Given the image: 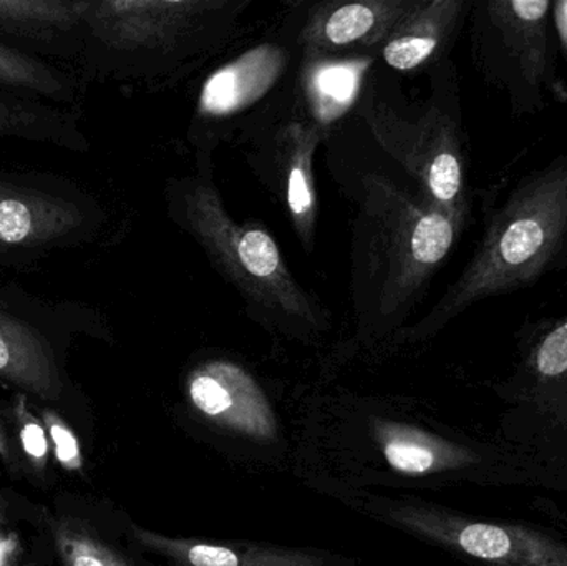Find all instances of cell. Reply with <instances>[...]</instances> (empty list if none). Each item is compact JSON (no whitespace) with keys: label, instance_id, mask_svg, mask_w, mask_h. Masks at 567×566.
Here are the masks:
<instances>
[{"label":"cell","instance_id":"6da1fadb","mask_svg":"<svg viewBox=\"0 0 567 566\" xmlns=\"http://www.w3.org/2000/svg\"><path fill=\"white\" fill-rule=\"evenodd\" d=\"M567 256V155L526 176L488 223L446 311L525 288Z\"/></svg>","mask_w":567,"mask_h":566},{"label":"cell","instance_id":"7a4b0ae2","mask_svg":"<svg viewBox=\"0 0 567 566\" xmlns=\"http://www.w3.org/2000/svg\"><path fill=\"white\" fill-rule=\"evenodd\" d=\"M549 0H495L483 6L482 45L489 80L516 112H535L555 83Z\"/></svg>","mask_w":567,"mask_h":566},{"label":"cell","instance_id":"3957f363","mask_svg":"<svg viewBox=\"0 0 567 566\" xmlns=\"http://www.w3.org/2000/svg\"><path fill=\"white\" fill-rule=\"evenodd\" d=\"M430 531L480 566H567V535L539 525L446 515Z\"/></svg>","mask_w":567,"mask_h":566},{"label":"cell","instance_id":"277c9868","mask_svg":"<svg viewBox=\"0 0 567 566\" xmlns=\"http://www.w3.org/2000/svg\"><path fill=\"white\" fill-rule=\"evenodd\" d=\"M503 395L567 434V315L533 332Z\"/></svg>","mask_w":567,"mask_h":566},{"label":"cell","instance_id":"5b68a950","mask_svg":"<svg viewBox=\"0 0 567 566\" xmlns=\"http://www.w3.org/2000/svg\"><path fill=\"white\" fill-rule=\"evenodd\" d=\"M189 398L202 414L241 434L271 439L276 424L258 385L241 369L212 364L193 375Z\"/></svg>","mask_w":567,"mask_h":566},{"label":"cell","instance_id":"8992f818","mask_svg":"<svg viewBox=\"0 0 567 566\" xmlns=\"http://www.w3.org/2000/svg\"><path fill=\"white\" fill-rule=\"evenodd\" d=\"M80 223L82 215L66 199L0 182V245H47Z\"/></svg>","mask_w":567,"mask_h":566},{"label":"cell","instance_id":"52a82bcc","mask_svg":"<svg viewBox=\"0 0 567 566\" xmlns=\"http://www.w3.org/2000/svg\"><path fill=\"white\" fill-rule=\"evenodd\" d=\"M0 379L42 401H59L63 384L52 346L35 328L0 309Z\"/></svg>","mask_w":567,"mask_h":566},{"label":"cell","instance_id":"ba28073f","mask_svg":"<svg viewBox=\"0 0 567 566\" xmlns=\"http://www.w3.org/2000/svg\"><path fill=\"white\" fill-rule=\"evenodd\" d=\"M279 59L272 50H255L233 65L216 72L203 89V109L223 115L258 99L278 72Z\"/></svg>","mask_w":567,"mask_h":566},{"label":"cell","instance_id":"9c48e42d","mask_svg":"<svg viewBox=\"0 0 567 566\" xmlns=\"http://www.w3.org/2000/svg\"><path fill=\"white\" fill-rule=\"evenodd\" d=\"M0 457L12 469H29L37 474L45 472L53 457L45 425L23 394L0 409Z\"/></svg>","mask_w":567,"mask_h":566},{"label":"cell","instance_id":"30bf717a","mask_svg":"<svg viewBox=\"0 0 567 566\" xmlns=\"http://www.w3.org/2000/svg\"><path fill=\"white\" fill-rule=\"evenodd\" d=\"M92 2L0 0V33L47 39L85 20Z\"/></svg>","mask_w":567,"mask_h":566},{"label":"cell","instance_id":"8fae6325","mask_svg":"<svg viewBox=\"0 0 567 566\" xmlns=\"http://www.w3.org/2000/svg\"><path fill=\"white\" fill-rule=\"evenodd\" d=\"M0 85L29 90L50 99L66 95L65 82L56 70L6 43H0Z\"/></svg>","mask_w":567,"mask_h":566},{"label":"cell","instance_id":"7c38bea8","mask_svg":"<svg viewBox=\"0 0 567 566\" xmlns=\"http://www.w3.org/2000/svg\"><path fill=\"white\" fill-rule=\"evenodd\" d=\"M52 534L65 566H128L89 528L72 518L53 521Z\"/></svg>","mask_w":567,"mask_h":566},{"label":"cell","instance_id":"4fadbf2b","mask_svg":"<svg viewBox=\"0 0 567 566\" xmlns=\"http://www.w3.org/2000/svg\"><path fill=\"white\" fill-rule=\"evenodd\" d=\"M455 219L445 213L433 212L420 216L413 225L410 251L422 268L439 265L455 241Z\"/></svg>","mask_w":567,"mask_h":566},{"label":"cell","instance_id":"5bb4252c","mask_svg":"<svg viewBox=\"0 0 567 566\" xmlns=\"http://www.w3.org/2000/svg\"><path fill=\"white\" fill-rule=\"evenodd\" d=\"M445 29L430 30V32L412 33L393 40L383 50L386 63L396 70H410L425 62L435 53L440 37Z\"/></svg>","mask_w":567,"mask_h":566},{"label":"cell","instance_id":"9a60e30c","mask_svg":"<svg viewBox=\"0 0 567 566\" xmlns=\"http://www.w3.org/2000/svg\"><path fill=\"white\" fill-rule=\"evenodd\" d=\"M40 419H42L47 434H49L53 459H55L56 464L69 472H82V447H80L79 439L73 434L69 424L50 409H42Z\"/></svg>","mask_w":567,"mask_h":566},{"label":"cell","instance_id":"2e32d148","mask_svg":"<svg viewBox=\"0 0 567 566\" xmlns=\"http://www.w3.org/2000/svg\"><path fill=\"white\" fill-rule=\"evenodd\" d=\"M239 258L251 275L268 278L279 268V249L275 239L261 229H251L238 246Z\"/></svg>","mask_w":567,"mask_h":566},{"label":"cell","instance_id":"e0dca14e","mask_svg":"<svg viewBox=\"0 0 567 566\" xmlns=\"http://www.w3.org/2000/svg\"><path fill=\"white\" fill-rule=\"evenodd\" d=\"M373 22H375V16L370 7L352 3V6L340 7L330 16L327 20L326 33L330 42L342 45L369 32Z\"/></svg>","mask_w":567,"mask_h":566},{"label":"cell","instance_id":"ac0fdd59","mask_svg":"<svg viewBox=\"0 0 567 566\" xmlns=\"http://www.w3.org/2000/svg\"><path fill=\"white\" fill-rule=\"evenodd\" d=\"M317 86L322 95L346 103L352 99L357 86V75L353 69L346 65H333L322 70L317 76Z\"/></svg>","mask_w":567,"mask_h":566},{"label":"cell","instance_id":"d6986e66","mask_svg":"<svg viewBox=\"0 0 567 566\" xmlns=\"http://www.w3.org/2000/svg\"><path fill=\"white\" fill-rule=\"evenodd\" d=\"M35 122V116L22 106L0 99V135H29Z\"/></svg>","mask_w":567,"mask_h":566},{"label":"cell","instance_id":"ffe728a7","mask_svg":"<svg viewBox=\"0 0 567 566\" xmlns=\"http://www.w3.org/2000/svg\"><path fill=\"white\" fill-rule=\"evenodd\" d=\"M186 557L193 566H241V558L235 552L213 545H193Z\"/></svg>","mask_w":567,"mask_h":566},{"label":"cell","instance_id":"44dd1931","mask_svg":"<svg viewBox=\"0 0 567 566\" xmlns=\"http://www.w3.org/2000/svg\"><path fill=\"white\" fill-rule=\"evenodd\" d=\"M287 202L293 215L302 216L312 206V193L309 189V182L302 169L293 168L289 176V189H287Z\"/></svg>","mask_w":567,"mask_h":566},{"label":"cell","instance_id":"7402d4cb","mask_svg":"<svg viewBox=\"0 0 567 566\" xmlns=\"http://www.w3.org/2000/svg\"><path fill=\"white\" fill-rule=\"evenodd\" d=\"M553 19H555L556 30H558L559 40H561L567 56V0L555 3Z\"/></svg>","mask_w":567,"mask_h":566},{"label":"cell","instance_id":"603a6c76","mask_svg":"<svg viewBox=\"0 0 567 566\" xmlns=\"http://www.w3.org/2000/svg\"><path fill=\"white\" fill-rule=\"evenodd\" d=\"M13 555H16V541H12V535L0 537V566L12 565Z\"/></svg>","mask_w":567,"mask_h":566},{"label":"cell","instance_id":"cb8c5ba5","mask_svg":"<svg viewBox=\"0 0 567 566\" xmlns=\"http://www.w3.org/2000/svg\"><path fill=\"white\" fill-rule=\"evenodd\" d=\"M7 525H9V517H7L6 502H3L2 495H0V537H9Z\"/></svg>","mask_w":567,"mask_h":566}]
</instances>
